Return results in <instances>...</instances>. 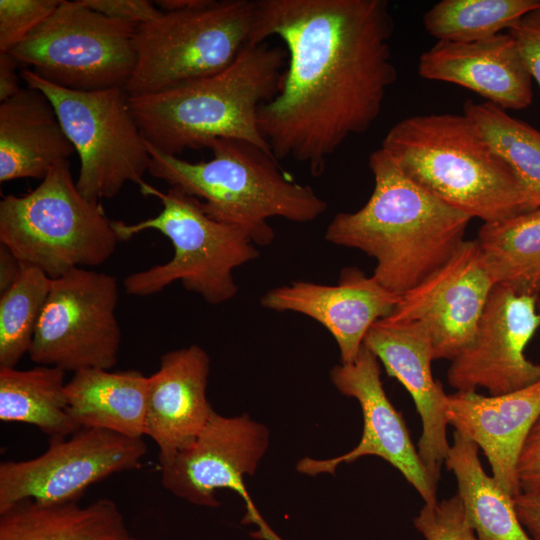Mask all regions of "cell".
Masks as SVG:
<instances>
[{
    "label": "cell",
    "instance_id": "cell-1",
    "mask_svg": "<svg viewBox=\"0 0 540 540\" xmlns=\"http://www.w3.org/2000/svg\"><path fill=\"white\" fill-rule=\"evenodd\" d=\"M386 0H255L250 45L278 37L287 65L276 95L258 113L277 160L313 176L351 136L377 120L397 79Z\"/></svg>",
    "mask_w": 540,
    "mask_h": 540
},
{
    "label": "cell",
    "instance_id": "cell-36",
    "mask_svg": "<svg viewBox=\"0 0 540 540\" xmlns=\"http://www.w3.org/2000/svg\"><path fill=\"white\" fill-rule=\"evenodd\" d=\"M514 504L525 531L532 540H540V494L520 493Z\"/></svg>",
    "mask_w": 540,
    "mask_h": 540
},
{
    "label": "cell",
    "instance_id": "cell-29",
    "mask_svg": "<svg viewBox=\"0 0 540 540\" xmlns=\"http://www.w3.org/2000/svg\"><path fill=\"white\" fill-rule=\"evenodd\" d=\"M537 0H442L427 10L423 25L437 41L474 42L513 28Z\"/></svg>",
    "mask_w": 540,
    "mask_h": 540
},
{
    "label": "cell",
    "instance_id": "cell-13",
    "mask_svg": "<svg viewBox=\"0 0 540 540\" xmlns=\"http://www.w3.org/2000/svg\"><path fill=\"white\" fill-rule=\"evenodd\" d=\"M146 453L142 438L99 428L50 439L46 451L35 458L1 462L0 513L23 500L78 502L91 485L139 469Z\"/></svg>",
    "mask_w": 540,
    "mask_h": 540
},
{
    "label": "cell",
    "instance_id": "cell-16",
    "mask_svg": "<svg viewBox=\"0 0 540 540\" xmlns=\"http://www.w3.org/2000/svg\"><path fill=\"white\" fill-rule=\"evenodd\" d=\"M495 285L477 242L465 240L448 261L401 295L386 319L421 323L434 360L451 361L473 338Z\"/></svg>",
    "mask_w": 540,
    "mask_h": 540
},
{
    "label": "cell",
    "instance_id": "cell-34",
    "mask_svg": "<svg viewBox=\"0 0 540 540\" xmlns=\"http://www.w3.org/2000/svg\"><path fill=\"white\" fill-rule=\"evenodd\" d=\"M84 6L107 17L144 24L163 14L154 2L147 0H79Z\"/></svg>",
    "mask_w": 540,
    "mask_h": 540
},
{
    "label": "cell",
    "instance_id": "cell-18",
    "mask_svg": "<svg viewBox=\"0 0 540 540\" xmlns=\"http://www.w3.org/2000/svg\"><path fill=\"white\" fill-rule=\"evenodd\" d=\"M363 345L381 362L411 395L422 424L418 454L438 484L441 468L450 448L446 405L448 394L432 374L433 347L426 328L417 321L375 322Z\"/></svg>",
    "mask_w": 540,
    "mask_h": 540
},
{
    "label": "cell",
    "instance_id": "cell-17",
    "mask_svg": "<svg viewBox=\"0 0 540 540\" xmlns=\"http://www.w3.org/2000/svg\"><path fill=\"white\" fill-rule=\"evenodd\" d=\"M400 297L373 275L346 267L336 285L295 281L270 289L260 304L268 310L296 312L319 322L335 339L341 363L347 364L356 359L370 327L387 318Z\"/></svg>",
    "mask_w": 540,
    "mask_h": 540
},
{
    "label": "cell",
    "instance_id": "cell-26",
    "mask_svg": "<svg viewBox=\"0 0 540 540\" xmlns=\"http://www.w3.org/2000/svg\"><path fill=\"white\" fill-rule=\"evenodd\" d=\"M65 373L47 365L0 367V420L34 425L50 439L72 435L80 428L68 411Z\"/></svg>",
    "mask_w": 540,
    "mask_h": 540
},
{
    "label": "cell",
    "instance_id": "cell-19",
    "mask_svg": "<svg viewBox=\"0 0 540 540\" xmlns=\"http://www.w3.org/2000/svg\"><path fill=\"white\" fill-rule=\"evenodd\" d=\"M449 425L482 450L496 482L513 498L521 493L517 463L540 415V380L522 389L484 396L476 391L448 395Z\"/></svg>",
    "mask_w": 540,
    "mask_h": 540
},
{
    "label": "cell",
    "instance_id": "cell-9",
    "mask_svg": "<svg viewBox=\"0 0 540 540\" xmlns=\"http://www.w3.org/2000/svg\"><path fill=\"white\" fill-rule=\"evenodd\" d=\"M20 78L41 91L53 105L79 156L76 186L86 199L101 202L118 195L128 182L139 187L146 183L143 177L151 157L124 88L66 89L29 68L21 70Z\"/></svg>",
    "mask_w": 540,
    "mask_h": 540
},
{
    "label": "cell",
    "instance_id": "cell-2",
    "mask_svg": "<svg viewBox=\"0 0 540 540\" xmlns=\"http://www.w3.org/2000/svg\"><path fill=\"white\" fill-rule=\"evenodd\" d=\"M369 167L374 188L368 201L337 213L324 237L374 258L373 276L403 295L449 260L472 218L408 177L381 147L370 154Z\"/></svg>",
    "mask_w": 540,
    "mask_h": 540
},
{
    "label": "cell",
    "instance_id": "cell-4",
    "mask_svg": "<svg viewBox=\"0 0 540 540\" xmlns=\"http://www.w3.org/2000/svg\"><path fill=\"white\" fill-rule=\"evenodd\" d=\"M381 148L408 177L472 219L497 222L529 210L511 167L464 114L407 117Z\"/></svg>",
    "mask_w": 540,
    "mask_h": 540
},
{
    "label": "cell",
    "instance_id": "cell-38",
    "mask_svg": "<svg viewBox=\"0 0 540 540\" xmlns=\"http://www.w3.org/2000/svg\"><path fill=\"white\" fill-rule=\"evenodd\" d=\"M21 264L13 253L0 244V292L8 289L17 278Z\"/></svg>",
    "mask_w": 540,
    "mask_h": 540
},
{
    "label": "cell",
    "instance_id": "cell-39",
    "mask_svg": "<svg viewBox=\"0 0 540 540\" xmlns=\"http://www.w3.org/2000/svg\"><path fill=\"white\" fill-rule=\"evenodd\" d=\"M201 0H157L154 3L163 12H174L192 8Z\"/></svg>",
    "mask_w": 540,
    "mask_h": 540
},
{
    "label": "cell",
    "instance_id": "cell-6",
    "mask_svg": "<svg viewBox=\"0 0 540 540\" xmlns=\"http://www.w3.org/2000/svg\"><path fill=\"white\" fill-rule=\"evenodd\" d=\"M140 191L145 196L157 197L163 208L157 216L137 223L112 221L119 241L145 230H156L171 241L174 254L164 264L128 275L123 281L126 293L149 296L180 281L185 289L199 294L209 304L233 299L238 293L233 270L259 257L249 234L210 218L199 199L178 187L162 192L145 183Z\"/></svg>",
    "mask_w": 540,
    "mask_h": 540
},
{
    "label": "cell",
    "instance_id": "cell-32",
    "mask_svg": "<svg viewBox=\"0 0 540 540\" xmlns=\"http://www.w3.org/2000/svg\"><path fill=\"white\" fill-rule=\"evenodd\" d=\"M62 0H0V52H9L50 17Z\"/></svg>",
    "mask_w": 540,
    "mask_h": 540
},
{
    "label": "cell",
    "instance_id": "cell-5",
    "mask_svg": "<svg viewBox=\"0 0 540 540\" xmlns=\"http://www.w3.org/2000/svg\"><path fill=\"white\" fill-rule=\"evenodd\" d=\"M146 144L150 175L199 199L206 215L243 229L256 245L268 246L275 238L269 218L308 223L327 210L310 185L293 181L272 152L249 142L217 139L208 147L212 159L200 162Z\"/></svg>",
    "mask_w": 540,
    "mask_h": 540
},
{
    "label": "cell",
    "instance_id": "cell-24",
    "mask_svg": "<svg viewBox=\"0 0 540 540\" xmlns=\"http://www.w3.org/2000/svg\"><path fill=\"white\" fill-rule=\"evenodd\" d=\"M0 540H140L118 505L100 498L78 502L20 501L0 513Z\"/></svg>",
    "mask_w": 540,
    "mask_h": 540
},
{
    "label": "cell",
    "instance_id": "cell-25",
    "mask_svg": "<svg viewBox=\"0 0 540 540\" xmlns=\"http://www.w3.org/2000/svg\"><path fill=\"white\" fill-rule=\"evenodd\" d=\"M444 464L456 478L457 494L479 540H532L518 519L514 498L484 470L475 442L454 430Z\"/></svg>",
    "mask_w": 540,
    "mask_h": 540
},
{
    "label": "cell",
    "instance_id": "cell-8",
    "mask_svg": "<svg viewBox=\"0 0 540 540\" xmlns=\"http://www.w3.org/2000/svg\"><path fill=\"white\" fill-rule=\"evenodd\" d=\"M255 0H201L140 24L129 97L158 94L215 75L250 45Z\"/></svg>",
    "mask_w": 540,
    "mask_h": 540
},
{
    "label": "cell",
    "instance_id": "cell-12",
    "mask_svg": "<svg viewBox=\"0 0 540 540\" xmlns=\"http://www.w3.org/2000/svg\"><path fill=\"white\" fill-rule=\"evenodd\" d=\"M269 446L268 428L248 414L226 417L213 412L207 424L187 449L160 465L161 483L174 496L187 502L215 508L216 490L230 489L244 501L242 524H255L252 536L283 540L265 522L245 486Z\"/></svg>",
    "mask_w": 540,
    "mask_h": 540
},
{
    "label": "cell",
    "instance_id": "cell-37",
    "mask_svg": "<svg viewBox=\"0 0 540 540\" xmlns=\"http://www.w3.org/2000/svg\"><path fill=\"white\" fill-rule=\"evenodd\" d=\"M19 65L10 52H0V102L13 97L22 89L17 74Z\"/></svg>",
    "mask_w": 540,
    "mask_h": 540
},
{
    "label": "cell",
    "instance_id": "cell-20",
    "mask_svg": "<svg viewBox=\"0 0 540 540\" xmlns=\"http://www.w3.org/2000/svg\"><path fill=\"white\" fill-rule=\"evenodd\" d=\"M210 358L198 345L168 351L149 376L145 435L159 448L160 465L190 447L214 412L207 399Z\"/></svg>",
    "mask_w": 540,
    "mask_h": 540
},
{
    "label": "cell",
    "instance_id": "cell-11",
    "mask_svg": "<svg viewBox=\"0 0 540 540\" xmlns=\"http://www.w3.org/2000/svg\"><path fill=\"white\" fill-rule=\"evenodd\" d=\"M118 298L117 280L106 273L79 267L52 279L30 359L73 373L113 368L121 344L115 313Z\"/></svg>",
    "mask_w": 540,
    "mask_h": 540
},
{
    "label": "cell",
    "instance_id": "cell-27",
    "mask_svg": "<svg viewBox=\"0 0 540 540\" xmlns=\"http://www.w3.org/2000/svg\"><path fill=\"white\" fill-rule=\"evenodd\" d=\"M475 241L496 285L522 295L540 294V206L483 223Z\"/></svg>",
    "mask_w": 540,
    "mask_h": 540
},
{
    "label": "cell",
    "instance_id": "cell-22",
    "mask_svg": "<svg viewBox=\"0 0 540 540\" xmlns=\"http://www.w3.org/2000/svg\"><path fill=\"white\" fill-rule=\"evenodd\" d=\"M75 152L56 111L27 86L0 104V182L43 179Z\"/></svg>",
    "mask_w": 540,
    "mask_h": 540
},
{
    "label": "cell",
    "instance_id": "cell-28",
    "mask_svg": "<svg viewBox=\"0 0 540 540\" xmlns=\"http://www.w3.org/2000/svg\"><path fill=\"white\" fill-rule=\"evenodd\" d=\"M463 114L511 167L521 182L529 209L540 206V130L489 102L468 100Z\"/></svg>",
    "mask_w": 540,
    "mask_h": 540
},
{
    "label": "cell",
    "instance_id": "cell-3",
    "mask_svg": "<svg viewBox=\"0 0 540 540\" xmlns=\"http://www.w3.org/2000/svg\"><path fill=\"white\" fill-rule=\"evenodd\" d=\"M287 53L266 42L247 46L228 68L158 94L129 97L131 112L148 144L177 156L237 139L271 151L260 132V107L278 92Z\"/></svg>",
    "mask_w": 540,
    "mask_h": 540
},
{
    "label": "cell",
    "instance_id": "cell-14",
    "mask_svg": "<svg viewBox=\"0 0 540 540\" xmlns=\"http://www.w3.org/2000/svg\"><path fill=\"white\" fill-rule=\"evenodd\" d=\"M537 297L495 285L471 341L451 360L449 385L456 392L487 389L501 395L540 380V363L524 351L540 327Z\"/></svg>",
    "mask_w": 540,
    "mask_h": 540
},
{
    "label": "cell",
    "instance_id": "cell-7",
    "mask_svg": "<svg viewBox=\"0 0 540 540\" xmlns=\"http://www.w3.org/2000/svg\"><path fill=\"white\" fill-rule=\"evenodd\" d=\"M118 242L101 202L79 192L68 161L56 165L30 192L0 202V244L21 265L36 267L51 279L104 263Z\"/></svg>",
    "mask_w": 540,
    "mask_h": 540
},
{
    "label": "cell",
    "instance_id": "cell-40",
    "mask_svg": "<svg viewBox=\"0 0 540 540\" xmlns=\"http://www.w3.org/2000/svg\"><path fill=\"white\" fill-rule=\"evenodd\" d=\"M536 307H537V312H538V314L540 316V294L537 297Z\"/></svg>",
    "mask_w": 540,
    "mask_h": 540
},
{
    "label": "cell",
    "instance_id": "cell-30",
    "mask_svg": "<svg viewBox=\"0 0 540 540\" xmlns=\"http://www.w3.org/2000/svg\"><path fill=\"white\" fill-rule=\"evenodd\" d=\"M51 285L42 270L21 265L15 281L1 292L0 367L15 368L29 352Z\"/></svg>",
    "mask_w": 540,
    "mask_h": 540
},
{
    "label": "cell",
    "instance_id": "cell-15",
    "mask_svg": "<svg viewBox=\"0 0 540 540\" xmlns=\"http://www.w3.org/2000/svg\"><path fill=\"white\" fill-rule=\"evenodd\" d=\"M330 379L341 394L358 401L363 415L361 439L352 450L334 458L304 457L296 470L310 476L334 474L343 463L377 456L395 467L425 504H436L437 483L424 466L401 413L385 393L377 357L363 345L353 362L331 369Z\"/></svg>",
    "mask_w": 540,
    "mask_h": 540
},
{
    "label": "cell",
    "instance_id": "cell-10",
    "mask_svg": "<svg viewBox=\"0 0 540 540\" xmlns=\"http://www.w3.org/2000/svg\"><path fill=\"white\" fill-rule=\"evenodd\" d=\"M138 26L107 17L79 0H62L50 17L9 52L19 64L62 88H125L136 66Z\"/></svg>",
    "mask_w": 540,
    "mask_h": 540
},
{
    "label": "cell",
    "instance_id": "cell-23",
    "mask_svg": "<svg viewBox=\"0 0 540 540\" xmlns=\"http://www.w3.org/2000/svg\"><path fill=\"white\" fill-rule=\"evenodd\" d=\"M149 377L137 370L86 368L66 383L68 411L79 428L145 435Z\"/></svg>",
    "mask_w": 540,
    "mask_h": 540
},
{
    "label": "cell",
    "instance_id": "cell-21",
    "mask_svg": "<svg viewBox=\"0 0 540 540\" xmlns=\"http://www.w3.org/2000/svg\"><path fill=\"white\" fill-rule=\"evenodd\" d=\"M418 73L467 88L505 111L525 109L533 98L532 77L509 32L474 42L437 41L421 54Z\"/></svg>",
    "mask_w": 540,
    "mask_h": 540
},
{
    "label": "cell",
    "instance_id": "cell-31",
    "mask_svg": "<svg viewBox=\"0 0 540 540\" xmlns=\"http://www.w3.org/2000/svg\"><path fill=\"white\" fill-rule=\"evenodd\" d=\"M413 523L425 540H479L457 493L436 504H424Z\"/></svg>",
    "mask_w": 540,
    "mask_h": 540
},
{
    "label": "cell",
    "instance_id": "cell-33",
    "mask_svg": "<svg viewBox=\"0 0 540 540\" xmlns=\"http://www.w3.org/2000/svg\"><path fill=\"white\" fill-rule=\"evenodd\" d=\"M532 78L540 87V4L509 30Z\"/></svg>",
    "mask_w": 540,
    "mask_h": 540
},
{
    "label": "cell",
    "instance_id": "cell-35",
    "mask_svg": "<svg viewBox=\"0 0 540 540\" xmlns=\"http://www.w3.org/2000/svg\"><path fill=\"white\" fill-rule=\"evenodd\" d=\"M517 476L521 493L540 494V415L522 447Z\"/></svg>",
    "mask_w": 540,
    "mask_h": 540
}]
</instances>
